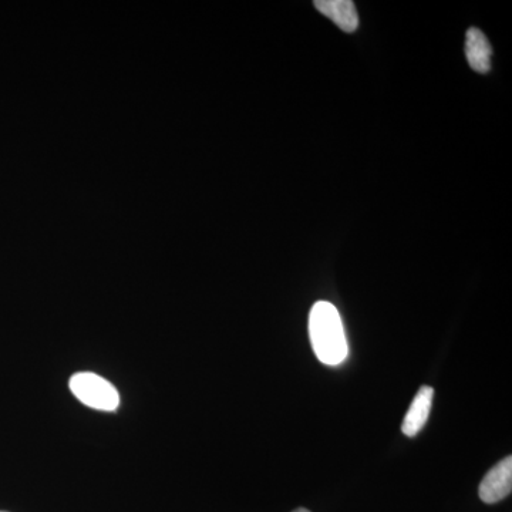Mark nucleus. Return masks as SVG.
Here are the masks:
<instances>
[{
  "instance_id": "f257e3e1",
  "label": "nucleus",
  "mask_w": 512,
  "mask_h": 512,
  "mask_svg": "<svg viewBox=\"0 0 512 512\" xmlns=\"http://www.w3.org/2000/svg\"><path fill=\"white\" fill-rule=\"evenodd\" d=\"M312 348L320 362L336 366L349 355L348 340L338 309L332 303L319 301L309 315Z\"/></svg>"
},
{
  "instance_id": "f03ea898",
  "label": "nucleus",
  "mask_w": 512,
  "mask_h": 512,
  "mask_svg": "<svg viewBox=\"0 0 512 512\" xmlns=\"http://www.w3.org/2000/svg\"><path fill=\"white\" fill-rule=\"evenodd\" d=\"M69 387L84 406L101 412H114L119 407L120 394L116 387L96 373H76L70 379Z\"/></svg>"
},
{
  "instance_id": "7ed1b4c3",
  "label": "nucleus",
  "mask_w": 512,
  "mask_h": 512,
  "mask_svg": "<svg viewBox=\"0 0 512 512\" xmlns=\"http://www.w3.org/2000/svg\"><path fill=\"white\" fill-rule=\"evenodd\" d=\"M512 491V457H505L503 461L491 468L487 476L481 481L478 494L485 504H495L503 501Z\"/></svg>"
},
{
  "instance_id": "20e7f679",
  "label": "nucleus",
  "mask_w": 512,
  "mask_h": 512,
  "mask_svg": "<svg viewBox=\"0 0 512 512\" xmlns=\"http://www.w3.org/2000/svg\"><path fill=\"white\" fill-rule=\"evenodd\" d=\"M434 389L421 386L414 397L406 416H404L402 431L407 437H416L429 420L431 404H433Z\"/></svg>"
},
{
  "instance_id": "39448f33",
  "label": "nucleus",
  "mask_w": 512,
  "mask_h": 512,
  "mask_svg": "<svg viewBox=\"0 0 512 512\" xmlns=\"http://www.w3.org/2000/svg\"><path fill=\"white\" fill-rule=\"evenodd\" d=\"M313 5L343 32H355L359 26L355 3L350 0H316Z\"/></svg>"
},
{
  "instance_id": "423d86ee",
  "label": "nucleus",
  "mask_w": 512,
  "mask_h": 512,
  "mask_svg": "<svg viewBox=\"0 0 512 512\" xmlns=\"http://www.w3.org/2000/svg\"><path fill=\"white\" fill-rule=\"evenodd\" d=\"M491 49L487 36L480 29L470 28L466 35V57L471 69L488 73L491 69Z\"/></svg>"
},
{
  "instance_id": "0eeeda50",
  "label": "nucleus",
  "mask_w": 512,
  "mask_h": 512,
  "mask_svg": "<svg viewBox=\"0 0 512 512\" xmlns=\"http://www.w3.org/2000/svg\"><path fill=\"white\" fill-rule=\"evenodd\" d=\"M293 512H311V511L306 510V508H298V510H295Z\"/></svg>"
},
{
  "instance_id": "6e6552de",
  "label": "nucleus",
  "mask_w": 512,
  "mask_h": 512,
  "mask_svg": "<svg viewBox=\"0 0 512 512\" xmlns=\"http://www.w3.org/2000/svg\"><path fill=\"white\" fill-rule=\"evenodd\" d=\"M0 512H6V511H0Z\"/></svg>"
}]
</instances>
